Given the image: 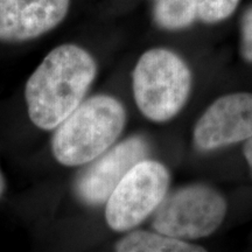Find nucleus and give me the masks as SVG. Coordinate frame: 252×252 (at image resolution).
<instances>
[{"label":"nucleus","mask_w":252,"mask_h":252,"mask_svg":"<svg viewBox=\"0 0 252 252\" xmlns=\"http://www.w3.org/2000/svg\"><path fill=\"white\" fill-rule=\"evenodd\" d=\"M96 75V61L86 49L70 43L56 47L26 83L31 122L41 130H54L83 102Z\"/></svg>","instance_id":"nucleus-1"},{"label":"nucleus","mask_w":252,"mask_h":252,"mask_svg":"<svg viewBox=\"0 0 252 252\" xmlns=\"http://www.w3.org/2000/svg\"><path fill=\"white\" fill-rule=\"evenodd\" d=\"M124 105L109 94L88 98L56 127L52 151L58 162L76 167L90 163L105 153L124 131Z\"/></svg>","instance_id":"nucleus-2"},{"label":"nucleus","mask_w":252,"mask_h":252,"mask_svg":"<svg viewBox=\"0 0 252 252\" xmlns=\"http://www.w3.org/2000/svg\"><path fill=\"white\" fill-rule=\"evenodd\" d=\"M132 88L144 117L156 123L167 122L187 103L191 90L190 69L171 50H147L135 64Z\"/></svg>","instance_id":"nucleus-3"},{"label":"nucleus","mask_w":252,"mask_h":252,"mask_svg":"<svg viewBox=\"0 0 252 252\" xmlns=\"http://www.w3.org/2000/svg\"><path fill=\"white\" fill-rule=\"evenodd\" d=\"M171 182L162 163L144 159L132 167L105 202L106 224L113 231H130L149 219L167 196Z\"/></svg>","instance_id":"nucleus-4"},{"label":"nucleus","mask_w":252,"mask_h":252,"mask_svg":"<svg viewBox=\"0 0 252 252\" xmlns=\"http://www.w3.org/2000/svg\"><path fill=\"white\" fill-rule=\"evenodd\" d=\"M225 214L226 202L219 191L204 185H191L165 197L154 213L152 226L182 241L198 239L214 234Z\"/></svg>","instance_id":"nucleus-5"},{"label":"nucleus","mask_w":252,"mask_h":252,"mask_svg":"<svg viewBox=\"0 0 252 252\" xmlns=\"http://www.w3.org/2000/svg\"><path fill=\"white\" fill-rule=\"evenodd\" d=\"M252 138V94L236 93L216 99L194 127L197 150L214 151Z\"/></svg>","instance_id":"nucleus-6"},{"label":"nucleus","mask_w":252,"mask_h":252,"mask_svg":"<svg viewBox=\"0 0 252 252\" xmlns=\"http://www.w3.org/2000/svg\"><path fill=\"white\" fill-rule=\"evenodd\" d=\"M149 145L143 137L133 135L111 147L91 161L76 181V194L88 206L105 203L126 173L146 159Z\"/></svg>","instance_id":"nucleus-7"},{"label":"nucleus","mask_w":252,"mask_h":252,"mask_svg":"<svg viewBox=\"0 0 252 252\" xmlns=\"http://www.w3.org/2000/svg\"><path fill=\"white\" fill-rule=\"evenodd\" d=\"M70 0H0V41L24 42L48 33L68 13Z\"/></svg>","instance_id":"nucleus-8"},{"label":"nucleus","mask_w":252,"mask_h":252,"mask_svg":"<svg viewBox=\"0 0 252 252\" xmlns=\"http://www.w3.org/2000/svg\"><path fill=\"white\" fill-rule=\"evenodd\" d=\"M119 252H198L203 248L188 243L187 241L171 237L161 232L135 230L124 236L116 244Z\"/></svg>","instance_id":"nucleus-9"},{"label":"nucleus","mask_w":252,"mask_h":252,"mask_svg":"<svg viewBox=\"0 0 252 252\" xmlns=\"http://www.w3.org/2000/svg\"><path fill=\"white\" fill-rule=\"evenodd\" d=\"M154 18L160 27L181 30L197 18L195 0H157Z\"/></svg>","instance_id":"nucleus-10"},{"label":"nucleus","mask_w":252,"mask_h":252,"mask_svg":"<svg viewBox=\"0 0 252 252\" xmlns=\"http://www.w3.org/2000/svg\"><path fill=\"white\" fill-rule=\"evenodd\" d=\"M239 0H195L197 18L213 24L224 20L237 7Z\"/></svg>","instance_id":"nucleus-11"},{"label":"nucleus","mask_w":252,"mask_h":252,"mask_svg":"<svg viewBox=\"0 0 252 252\" xmlns=\"http://www.w3.org/2000/svg\"><path fill=\"white\" fill-rule=\"evenodd\" d=\"M242 54L252 62V8L245 13L242 25Z\"/></svg>","instance_id":"nucleus-12"},{"label":"nucleus","mask_w":252,"mask_h":252,"mask_svg":"<svg viewBox=\"0 0 252 252\" xmlns=\"http://www.w3.org/2000/svg\"><path fill=\"white\" fill-rule=\"evenodd\" d=\"M244 156H245V159H247V161L249 163V167H250L251 171H252V138H251V139L247 140V143H245Z\"/></svg>","instance_id":"nucleus-13"},{"label":"nucleus","mask_w":252,"mask_h":252,"mask_svg":"<svg viewBox=\"0 0 252 252\" xmlns=\"http://www.w3.org/2000/svg\"><path fill=\"white\" fill-rule=\"evenodd\" d=\"M6 190V180H5V176L2 174L1 169H0V198L2 197Z\"/></svg>","instance_id":"nucleus-14"}]
</instances>
